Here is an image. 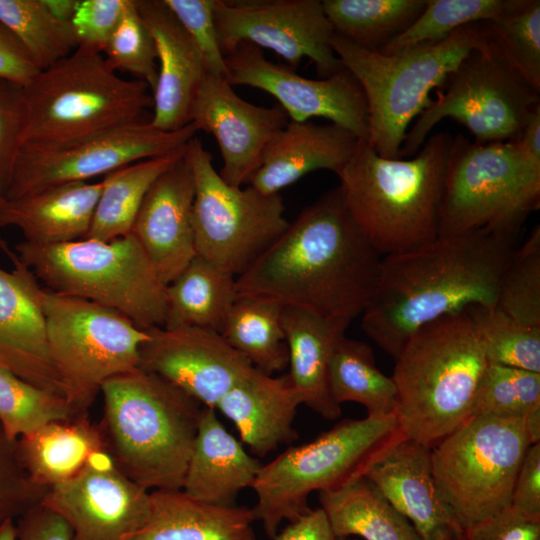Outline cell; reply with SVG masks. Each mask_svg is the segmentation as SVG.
Listing matches in <instances>:
<instances>
[{"label": "cell", "instance_id": "6da1fadb", "mask_svg": "<svg viewBox=\"0 0 540 540\" xmlns=\"http://www.w3.org/2000/svg\"><path fill=\"white\" fill-rule=\"evenodd\" d=\"M382 258L351 218L336 187L305 207L236 278L237 295L352 320L374 296Z\"/></svg>", "mask_w": 540, "mask_h": 540}, {"label": "cell", "instance_id": "7a4b0ae2", "mask_svg": "<svg viewBox=\"0 0 540 540\" xmlns=\"http://www.w3.org/2000/svg\"><path fill=\"white\" fill-rule=\"evenodd\" d=\"M516 237L474 230L383 257L363 331L396 359L421 326L471 305L496 306Z\"/></svg>", "mask_w": 540, "mask_h": 540}, {"label": "cell", "instance_id": "3957f363", "mask_svg": "<svg viewBox=\"0 0 540 540\" xmlns=\"http://www.w3.org/2000/svg\"><path fill=\"white\" fill-rule=\"evenodd\" d=\"M453 137L439 132L408 160L378 155L360 140L336 173L351 218L381 256L403 253L438 237V215Z\"/></svg>", "mask_w": 540, "mask_h": 540}, {"label": "cell", "instance_id": "277c9868", "mask_svg": "<svg viewBox=\"0 0 540 540\" xmlns=\"http://www.w3.org/2000/svg\"><path fill=\"white\" fill-rule=\"evenodd\" d=\"M100 393L98 425L116 468L148 491L182 489L203 405L141 368L107 380Z\"/></svg>", "mask_w": 540, "mask_h": 540}, {"label": "cell", "instance_id": "5b68a950", "mask_svg": "<svg viewBox=\"0 0 540 540\" xmlns=\"http://www.w3.org/2000/svg\"><path fill=\"white\" fill-rule=\"evenodd\" d=\"M395 360L399 426L432 448L471 417L488 364L470 316L463 310L421 326Z\"/></svg>", "mask_w": 540, "mask_h": 540}, {"label": "cell", "instance_id": "8992f818", "mask_svg": "<svg viewBox=\"0 0 540 540\" xmlns=\"http://www.w3.org/2000/svg\"><path fill=\"white\" fill-rule=\"evenodd\" d=\"M396 415L344 419L312 441L289 446L263 464L252 489L251 508L272 540L284 520L292 522L311 511L308 497L333 492L365 477L397 443L405 439Z\"/></svg>", "mask_w": 540, "mask_h": 540}, {"label": "cell", "instance_id": "52a82bcc", "mask_svg": "<svg viewBox=\"0 0 540 540\" xmlns=\"http://www.w3.org/2000/svg\"><path fill=\"white\" fill-rule=\"evenodd\" d=\"M22 91L26 148L54 147L140 122L153 106L146 83L119 76L103 54L79 49L40 70Z\"/></svg>", "mask_w": 540, "mask_h": 540}, {"label": "cell", "instance_id": "ba28073f", "mask_svg": "<svg viewBox=\"0 0 540 540\" xmlns=\"http://www.w3.org/2000/svg\"><path fill=\"white\" fill-rule=\"evenodd\" d=\"M490 42L488 22L463 26L446 39L391 55L361 48L334 33L331 46L366 98L367 142L381 157L398 159L413 120L430 92L473 50Z\"/></svg>", "mask_w": 540, "mask_h": 540}, {"label": "cell", "instance_id": "9c48e42d", "mask_svg": "<svg viewBox=\"0 0 540 540\" xmlns=\"http://www.w3.org/2000/svg\"><path fill=\"white\" fill-rule=\"evenodd\" d=\"M15 249L18 259L52 292L117 310L143 330L163 327L166 285L132 232L109 241H22Z\"/></svg>", "mask_w": 540, "mask_h": 540}, {"label": "cell", "instance_id": "30bf717a", "mask_svg": "<svg viewBox=\"0 0 540 540\" xmlns=\"http://www.w3.org/2000/svg\"><path fill=\"white\" fill-rule=\"evenodd\" d=\"M540 206V160L515 142L452 139L438 215V237L474 230L517 236Z\"/></svg>", "mask_w": 540, "mask_h": 540}, {"label": "cell", "instance_id": "8fae6325", "mask_svg": "<svg viewBox=\"0 0 540 540\" xmlns=\"http://www.w3.org/2000/svg\"><path fill=\"white\" fill-rule=\"evenodd\" d=\"M530 445L524 419L471 416L431 448L435 483L465 534L511 506Z\"/></svg>", "mask_w": 540, "mask_h": 540}, {"label": "cell", "instance_id": "7c38bea8", "mask_svg": "<svg viewBox=\"0 0 540 540\" xmlns=\"http://www.w3.org/2000/svg\"><path fill=\"white\" fill-rule=\"evenodd\" d=\"M50 355L65 397L79 412H88L102 385L139 368L147 330L117 310L52 292L40 286Z\"/></svg>", "mask_w": 540, "mask_h": 540}, {"label": "cell", "instance_id": "4fadbf2b", "mask_svg": "<svg viewBox=\"0 0 540 540\" xmlns=\"http://www.w3.org/2000/svg\"><path fill=\"white\" fill-rule=\"evenodd\" d=\"M441 86L436 99L406 132L400 159L413 157L428 133L444 118L465 126L478 144L514 142L531 113L540 106L539 92L499 54L491 41L473 49Z\"/></svg>", "mask_w": 540, "mask_h": 540}, {"label": "cell", "instance_id": "5bb4252c", "mask_svg": "<svg viewBox=\"0 0 540 540\" xmlns=\"http://www.w3.org/2000/svg\"><path fill=\"white\" fill-rule=\"evenodd\" d=\"M186 157L195 184L196 253L237 278L287 229L283 199L279 193L226 183L213 166L212 154L195 136L186 145Z\"/></svg>", "mask_w": 540, "mask_h": 540}, {"label": "cell", "instance_id": "9a60e30c", "mask_svg": "<svg viewBox=\"0 0 540 540\" xmlns=\"http://www.w3.org/2000/svg\"><path fill=\"white\" fill-rule=\"evenodd\" d=\"M197 132L192 122L166 132L140 121L54 147H21L4 198L91 181L130 163L184 147Z\"/></svg>", "mask_w": 540, "mask_h": 540}, {"label": "cell", "instance_id": "2e32d148", "mask_svg": "<svg viewBox=\"0 0 540 540\" xmlns=\"http://www.w3.org/2000/svg\"><path fill=\"white\" fill-rule=\"evenodd\" d=\"M214 19L225 56L248 43L275 52L294 70L309 58L322 78L343 68L320 0H216Z\"/></svg>", "mask_w": 540, "mask_h": 540}, {"label": "cell", "instance_id": "e0dca14e", "mask_svg": "<svg viewBox=\"0 0 540 540\" xmlns=\"http://www.w3.org/2000/svg\"><path fill=\"white\" fill-rule=\"evenodd\" d=\"M227 80L263 90L277 99L291 121L305 122L314 117L328 119L360 140H367L368 107L355 77L342 68L322 79L301 76L289 66L269 61L262 49L240 44L225 56Z\"/></svg>", "mask_w": 540, "mask_h": 540}, {"label": "cell", "instance_id": "ac0fdd59", "mask_svg": "<svg viewBox=\"0 0 540 540\" xmlns=\"http://www.w3.org/2000/svg\"><path fill=\"white\" fill-rule=\"evenodd\" d=\"M41 502L65 519L73 540H125L144 526L151 506L150 491L121 473L107 452L49 488Z\"/></svg>", "mask_w": 540, "mask_h": 540}, {"label": "cell", "instance_id": "d6986e66", "mask_svg": "<svg viewBox=\"0 0 540 540\" xmlns=\"http://www.w3.org/2000/svg\"><path fill=\"white\" fill-rule=\"evenodd\" d=\"M290 121L279 105L263 107L238 96L224 77L206 73L195 93L190 122L216 139L228 184H249L271 138Z\"/></svg>", "mask_w": 540, "mask_h": 540}, {"label": "cell", "instance_id": "ffe728a7", "mask_svg": "<svg viewBox=\"0 0 540 540\" xmlns=\"http://www.w3.org/2000/svg\"><path fill=\"white\" fill-rule=\"evenodd\" d=\"M147 332L139 368L163 377L205 407L216 409L254 368L219 332L196 327H153Z\"/></svg>", "mask_w": 540, "mask_h": 540}, {"label": "cell", "instance_id": "44dd1931", "mask_svg": "<svg viewBox=\"0 0 540 540\" xmlns=\"http://www.w3.org/2000/svg\"><path fill=\"white\" fill-rule=\"evenodd\" d=\"M11 261L12 271L0 268V367L65 397L63 382L49 351L38 299L40 285L17 256Z\"/></svg>", "mask_w": 540, "mask_h": 540}, {"label": "cell", "instance_id": "7402d4cb", "mask_svg": "<svg viewBox=\"0 0 540 540\" xmlns=\"http://www.w3.org/2000/svg\"><path fill=\"white\" fill-rule=\"evenodd\" d=\"M195 184L184 155L150 187L135 219L136 236L167 285L197 255L192 223Z\"/></svg>", "mask_w": 540, "mask_h": 540}, {"label": "cell", "instance_id": "603a6c76", "mask_svg": "<svg viewBox=\"0 0 540 540\" xmlns=\"http://www.w3.org/2000/svg\"><path fill=\"white\" fill-rule=\"evenodd\" d=\"M431 448L411 439L393 446L365 475L422 540H465V531L440 495Z\"/></svg>", "mask_w": 540, "mask_h": 540}, {"label": "cell", "instance_id": "cb8c5ba5", "mask_svg": "<svg viewBox=\"0 0 540 540\" xmlns=\"http://www.w3.org/2000/svg\"><path fill=\"white\" fill-rule=\"evenodd\" d=\"M136 4L153 38L158 63L149 124L176 131L191 123L192 102L206 74L203 58L163 0H136Z\"/></svg>", "mask_w": 540, "mask_h": 540}, {"label": "cell", "instance_id": "d4e9b609", "mask_svg": "<svg viewBox=\"0 0 540 540\" xmlns=\"http://www.w3.org/2000/svg\"><path fill=\"white\" fill-rule=\"evenodd\" d=\"M301 404L287 373L273 376L254 367L219 400L215 410L234 424L251 454L263 458L297 439L293 424Z\"/></svg>", "mask_w": 540, "mask_h": 540}, {"label": "cell", "instance_id": "484cf974", "mask_svg": "<svg viewBox=\"0 0 540 540\" xmlns=\"http://www.w3.org/2000/svg\"><path fill=\"white\" fill-rule=\"evenodd\" d=\"M360 139L333 123L289 121L268 142L250 186L264 194L283 188L320 169L337 173L351 158Z\"/></svg>", "mask_w": 540, "mask_h": 540}, {"label": "cell", "instance_id": "4316f807", "mask_svg": "<svg viewBox=\"0 0 540 540\" xmlns=\"http://www.w3.org/2000/svg\"><path fill=\"white\" fill-rule=\"evenodd\" d=\"M350 323L349 319L323 316L298 307L284 306L282 310L287 374L302 404L328 420L341 415V407L330 392L329 366L334 347Z\"/></svg>", "mask_w": 540, "mask_h": 540}, {"label": "cell", "instance_id": "83f0119b", "mask_svg": "<svg viewBox=\"0 0 540 540\" xmlns=\"http://www.w3.org/2000/svg\"><path fill=\"white\" fill-rule=\"evenodd\" d=\"M262 465L229 433L216 410L203 406L182 490L202 502L233 506Z\"/></svg>", "mask_w": 540, "mask_h": 540}, {"label": "cell", "instance_id": "f1b7e54d", "mask_svg": "<svg viewBox=\"0 0 540 540\" xmlns=\"http://www.w3.org/2000/svg\"><path fill=\"white\" fill-rule=\"evenodd\" d=\"M101 180L50 187L0 200V227H17L24 241L54 245L86 238L101 192Z\"/></svg>", "mask_w": 540, "mask_h": 540}, {"label": "cell", "instance_id": "f546056e", "mask_svg": "<svg viewBox=\"0 0 540 540\" xmlns=\"http://www.w3.org/2000/svg\"><path fill=\"white\" fill-rule=\"evenodd\" d=\"M150 499L146 523L125 540H257L246 506L202 502L182 489L153 490Z\"/></svg>", "mask_w": 540, "mask_h": 540}, {"label": "cell", "instance_id": "4dcf8cb0", "mask_svg": "<svg viewBox=\"0 0 540 540\" xmlns=\"http://www.w3.org/2000/svg\"><path fill=\"white\" fill-rule=\"evenodd\" d=\"M16 445L31 481L47 490L73 478L95 455L106 452L99 425L88 412L48 423L17 439Z\"/></svg>", "mask_w": 540, "mask_h": 540}, {"label": "cell", "instance_id": "1f68e13d", "mask_svg": "<svg viewBox=\"0 0 540 540\" xmlns=\"http://www.w3.org/2000/svg\"><path fill=\"white\" fill-rule=\"evenodd\" d=\"M237 297L236 277L196 255L166 285L163 327H196L221 333Z\"/></svg>", "mask_w": 540, "mask_h": 540}, {"label": "cell", "instance_id": "d6a6232c", "mask_svg": "<svg viewBox=\"0 0 540 540\" xmlns=\"http://www.w3.org/2000/svg\"><path fill=\"white\" fill-rule=\"evenodd\" d=\"M337 538L351 535L364 540H422L400 514L365 477L333 492L319 493Z\"/></svg>", "mask_w": 540, "mask_h": 540}, {"label": "cell", "instance_id": "836d02e7", "mask_svg": "<svg viewBox=\"0 0 540 540\" xmlns=\"http://www.w3.org/2000/svg\"><path fill=\"white\" fill-rule=\"evenodd\" d=\"M186 145L106 174L86 238L109 241L130 234L150 187L184 155Z\"/></svg>", "mask_w": 540, "mask_h": 540}, {"label": "cell", "instance_id": "e575fe53", "mask_svg": "<svg viewBox=\"0 0 540 540\" xmlns=\"http://www.w3.org/2000/svg\"><path fill=\"white\" fill-rule=\"evenodd\" d=\"M283 307L264 297L238 296L220 333L255 368L268 375L288 367Z\"/></svg>", "mask_w": 540, "mask_h": 540}, {"label": "cell", "instance_id": "d590c367", "mask_svg": "<svg viewBox=\"0 0 540 540\" xmlns=\"http://www.w3.org/2000/svg\"><path fill=\"white\" fill-rule=\"evenodd\" d=\"M329 386L333 400L341 406L356 402L367 416L396 415L397 390L392 377L377 367L367 343L345 335L336 343L329 366Z\"/></svg>", "mask_w": 540, "mask_h": 540}, {"label": "cell", "instance_id": "8d00e7d4", "mask_svg": "<svg viewBox=\"0 0 540 540\" xmlns=\"http://www.w3.org/2000/svg\"><path fill=\"white\" fill-rule=\"evenodd\" d=\"M334 30L351 43L380 51L421 14L426 0H323Z\"/></svg>", "mask_w": 540, "mask_h": 540}, {"label": "cell", "instance_id": "74e56055", "mask_svg": "<svg viewBox=\"0 0 540 540\" xmlns=\"http://www.w3.org/2000/svg\"><path fill=\"white\" fill-rule=\"evenodd\" d=\"M525 3L526 0H426L417 19L379 52L391 55L438 43L463 26L505 18Z\"/></svg>", "mask_w": 540, "mask_h": 540}, {"label": "cell", "instance_id": "f35d334b", "mask_svg": "<svg viewBox=\"0 0 540 540\" xmlns=\"http://www.w3.org/2000/svg\"><path fill=\"white\" fill-rule=\"evenodd\" d=\"M0 23L19 40L40 70L77 49L71 24L56 19L43 0H0Z\"/></svg>", "mask_w": 540, "mask_h": 540}, {"label": "cell", "instance_id": "ab89813d", "mask_svg": "<svg viewBox=\"0 0 540 540\" xmlns=\"http://www.w3.org/2000/svg\"><path fill=\"white\" fill-rule=\"evenodd\" d=\"M470 316L488 364L540 373V327L523 324L496 306L471 305Z\"/></svg>", "mask_w": 540, "mask_h": 540}, {"label": "cell", "instance_id": "60d3db41", "mask_svg": "<svg viewBox=\"0 0 540 540\" xmlns=\"http://www.w3.org/2000/svg\"><path fill=\"white\" fill-rule=\"evenodd\" d=\"M79 413L68 400L0 367V425L16 441L42 426Z\"/></svg>", "mask_w": 540, "mask_h": 540}, {"label": "cell", "instance_id": "b9f144b4", "mask_svg": "<svg viewBox=\"0 0 540 540\" xmlns=\"http://www.w3.org/2000/svg\"><path fill=\"white\" fill-rule=\"evenodd\" d=\"M540 412V373L487 364L475 394L471 416L525 419Z\"/></svg>", "mask_w": 540, "mask_h": 540}, {"label": "cell", "instance_id": "7bdbcfd3", "mask_svg": "<svg viewBox=\"0 0 540 540\" xmlns=\"http://www.w3.org/2000/svg\"><path fill=\"white\" fill-rule=\"evenodd\" d=\"M496 307L515 320L540 327V227L514 250L501 275Z\"/></svg>", "mask_w": 540, "mask_h": 540}, {"label": "cell", "instance_id": "ee69618b", "mask_svg": "<svg viewBox=\"0 0 540 540\" xmlns=\"http://www.w3.org/2000/svg\"><path fill=\"white\" fill-rule=\"evenodd\" d=\"M488 28L499 54L540 92V1L526 0L515 13L488 22Z\"/></svg>", "mask_w": 540, "mask_h": 540}, {"label": "cell", "instance_id": "f6af8a7d", "mask_svg": "<svg viewBox=\"0 0 540 540\" xmlns=\"http://www.w3.org/2000/svg\"><path fill=\"white\" fill-rule=\"evenodd\" d=\"M103 55L114 71L131 74L153 92L158 75L156 48L136 0L127 1Z\"/></svg>", "mask_w": 540, "mask_h": 540}, {"label": "cell", "instance_id": "bcb514c9", "mask_svg": "<svg viewBox=\"0 0 540 540\" xmlns=\"http://www.w3.org/2000/svg\"><path fill=\"white\" fill-rule=\"evenodd\" d=\"M163 1L199 49L206 73L227 79L225 55L214 19L216 0Z\"/></svg>", "mask_w": 540, "mask_h": 540}, {"label": "cell", "instance_id": "7dc6e473", "mask_svg": "<svg viewBox=\"0 0 540 540\" xmlns=\"http://www.w3.org/2000/svg\"><path fill=\"white\" fill-rule=\"evenodd\" d=\"M47 489L33 483L20 461L16 441L0 425V524L16 520L41 502Z\"/></svg>", "mask_w": 540, "mask_h": 540}, {"label": "cell", "instance_id": "c3c4849f", "mask_svg": "<svg viewBox=\"0 0 540 540\" xmlns=\"http://www.w3.org/2000/svg\"><path fill=\"white\" fill-rule=\"evenodd\" d=\"M128 0H79L70 21L77 49L103 54Z\"/></svg>", "mask_w": 540, "mask_h": 540}, {"label": "cell", "instance_id": "681fc988", "mask_svg": "<svg viewBox=\"0 0 540 540\" xmlns=\"http://www.w3.org/2000/svg\"><path fill=\"white\" fill-rule=\"evenodd\" d=\"M26 108L21 87L0 79V200L22 146Z\"/></svg>", "mask_w": 540, "mask_h": 540}, {"label": "cell", "instance_id": "f907efd6", "mask_svg": "<svg viewBox=\"0 0 540 540\" xmlns=\"http://www.w3.org/2000/svg\"><path fill=\"white\" fill-rule=\"evenodd\" d=\"M465 540H540V517L510 506L467 532Z\"/></svg>", "mask_w": 540, "mask_h": 540}, {"label": "cell", "instance_id": "816d5d0a", "mask_svg": "<svg viewBox=\"0 0 540 540\" xmlns=\"http://www.w3.org/2000/svg\"><path fill=\"white\" fill-rule=\"evenodd\" d=\"M15 528L16 540H73L65 519L42 502L20 515Z\"/></svg>", "mask_w": 540, "mask_h": 540}, {"label": "cell", "instance_id": "f5cc1de1", "mask_svg": "<svg viewBox=\"0 0 540 540\" xmlns=\"http://www.w3.org/2000/svg\"><path fill=\"white\" fill-rule=\"evenodd\" d=\"M511 506L540 517V443L531 444L518 470Z\"/></svg>", "mask_w": 540, "mask_h": 540}, {"label": "cell", "instance_id": "db71d44e", "mask_svg": "<svg viewBox=\"0 0 540 540\" xmlns=\"http://www.w3.org/2000/svg\"><path fill=\"white\" fill-rule=\"evenodd\" d=\"M39 72L19 40L0 23V79L24 88Z\"/></svg>", "mask_w": 540, "mask_h": 540}, {"label": "cell", "instance_id": "11a10c76", "mask_svg": "<svg viewBox=\"0 0 540 540\" xmlns=\"http://www.w3.org/2000/svg\"><path fill=\"white\" fill-rule=\"evenodd\" d=\"M329 520L320 507L289 522L272 540H336Z\"/></svg>", "mask_w": 540, "mask_h": 540}, {"label": "cell", "instance_id": "9f6ffc18", "mask_svg": "<svg viewBox=\"0 0 540 540\" xmlns=\"http://www.w3.org/2000/svg\"><path fill=\"white\" fill-rule=\"evenodd\" d=\"M514 142L526 154L540 160V106L531 113L519 138Z\"/></svg>", "mask_w": 540, "mask_h": 540}, {"label": "cell", "instance_id": "6f0895ef", "mask_svg": "<svg viewBox=\"0 0 540 540\" xmlns=\"http://www.w3.org/2000/svg\"><path fill=\"white\" fill-rule=\"evenodd\" d=\"M79 0H43L48 11L58 20L70 23Z\"/></svg>", "mask_w": 540, "mask_h": 540}, {"label": "cell", "instance_id": "680465c9", "mask_svg": "<svg viewBox=\"0 0 540 540\" xmlns=\"http://www.w3.org/2000/svg\"><path fill=\"white\" fill-rule=\"evenodd\" d=\"M0 540H16L15 520H7L0 524Z\"/></svg>", "mask_w": 540, "mask_h": 540}, {"label": "cell", "instance_id": "91938a15", "mask_svg": "<svg viewBox=\"0 0 540 540\" xmlns=\"http://www.w3.org/2000/svg\"><path fill=\"white\" fill-rule=\"evenodd\" d=\"M0 248H1L2 250H4V252L9 256L10 259H12V258L14 257L15 253H12V252L9 250L7 244H6L5 241L2 239L1 236H0Z\"/></svg>", "mask_w": 540, "mask_h": 540}, {"label": "cell", "instance_id": "94428289", "mask_svg": "<svg viewBox=\"0 0 540 540\" xmlns=\"http://www.w3.org/2000/svg\"><path fill=\"white\" fill-rule=\"evenodd\" d=\"M336 540H357V539H348L347 537H344V538H337Z\"/></svg>", "mask_w": 540, "mask_h": 540}]
</instances>
